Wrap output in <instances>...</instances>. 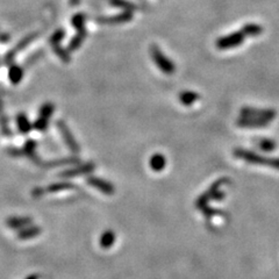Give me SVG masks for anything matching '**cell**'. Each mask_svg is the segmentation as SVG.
<instances>
[{
	"mask_svg": "<svg viewBox=\"0 0 279 279\" xmlns=\"http://www.w3.org/2000/svg\"><path fill=\"white\" fill-rule=\"evenodd\" d=\"M234 156L239 160H242L247 163L256 164V165H265L269 168L279 170V158H271V157H265L261 156L258 154L253 151L245 150V149L237 148L234 150Z\"/></svg>",
	"mask_w": 279,
	"mask_h": 279,
	"instance_id": "obj_1",
	"label": "cell"
},
{
	"mask_svg": "<svg viewBox=\"0 0 279 279\" xmlns=\"http://www.w3.org/2000/svg\"><path fill=\"white\" fill-rule=\"evenodd\" d=\"M150 54L154 62H155L157 65V68L160 69L162 72H164L165 74H172L176 71V66H174L173 62L170 60V58L166 57L157 45H151Z\"/></svg>",
	"mask_w": 279,
	"mask_h": 279,
	"instance_id": "obj_2",
	"label": "cell"
},
{
	"mask_svg": "<svg viewBox=\"0 0 279 279\" xmlns=\"http://www.w3.org/2000/svg\"><path fill=\"white\" fill-rule=\"evenodd\" d=\"M245 34L242 32V29L239 32H234L231 33L226 36L220 37V39L216 41V47L220 50H227V49H232V48H236L239 47L241 43H243V41L245 39Z\"/></svg>",
	"mask_w": 279,
	"mask_h": 279,
	"instance_id": "obj_3",
	"label": "cell"
},
{
	"mask_svg": "<svg viewBox=\"0 0 279 279\" xmlns=\"http://www.w3.org/2000/svg\"><path fill=\"white\" fill-rule=\"evenodd\" d=\"M39 37V33L37 32H34V33H31V34H28L27 36H24L23 39L20 41V42H18L15 44V47L12 49V50H10L8 53H6L5 57H4V62L7 65L12 64L14 62V58L15 56L18 55L19 53H21L22 50H24L29 44H32L34 41Z\"/></svg>",
	"mask_w": 279,
	"mask_h": 279,
	"instance_id": "obj_4",
	"label": "cell"
},
{
	"mask_svg": "<svg viewBox=\"0 0 279 279\" xmlns=\"http://www.w3.org/2000/svg\"><path fill=\"white\" fill-rule=\"evenodd\" d=\"M56 126L58 128V131H60V134L62 136V139H63L64 143L68 145V148L70 149V151L77 155L81 149H79V144L77 143L76 139H74L71 131H70V128L68 127V124H66L63 120H58Z\"/></svg>",
	"mask_w": 279,
	"mask_h": 279,
	"instance_id": "obj_5",
	"label": "cell"
},
{
	"mask_svg": "<svg viewBox=\"0 0 279 279\" xmlns=\"http://www.w3.org/2000/svg\"><path fill=\"white\" fill-rule=\"evenodd\" d=\"M276 111L274 110H260V108L253 107H243L241 108V116H251V118H261L268 121L276 116Z\"/></svg>",
	"mask_w": 279,
	"mask_h": 279,
	"instance_id": "obj_6",
	"label": "cell"
},
{
	"mask_svg": "<svg viewBox=\"0 0 279 279\" xmlns=\"http://www.w3.org/2000/svg\"><path fill=\"white\" fill-rule=\"evenodd\" d=\"M86 183L90 186L94 187L95 190L100 191V192L105 193L107 195L113 194L114 191H115L113 184H111V183H108L107 181H104V179L98 178V177H94V176L87 177L86 178Z\"/></svg>",
	"mask_w": 279,
	"mask_h": 279,
	"instance_id": "obj_7",
	"label": "cell"
},
{
	"mask_svg": "<svg viewBox=\"0 0 279 279\" xmlns=\"http://www.w3.org/2000/svg\"><path fill=\"white\" fill-rule=\"evenodd\" d=\"M94 170V164L93 163H85L77 166V168H72L69 170H65V171L61 172L58 174L60 178H73L77 176H82V174H89Z\"/></svg>",
	"mask_w": 279,
	"mask_h": 279,
	"instance_id": "obj_8",
	"label": "cell"
},
{
	"mask_svg": "<svg viewBox=\"0 0 279 279\" xmlns=\"http://www.w3.org/2000/svg\"><path fill=\"white\" fill-rule=\"evenodd\" d=\"M133 18L132 11H124L122 13L116 14L113 16H106V18H98L97 22L105 23V24H118L131 21Z\"/></svg>",
	"mask_w": 279,
	"mask_h": 279,
	"instance_id": "obj_9",
	"label": "cell"
},
{
	"mask_svg": "<svg viewBox=\"0 0 279 279\" xmlns=\"http://www.w3.org/2000/svg\"><path fill=\"white\" fill-rule=\"evenodd\" d=\"M37 143L35 142L34 140L29 139L28 141H26L22 147V153L24 156H27L29 160H31L32 162H34L35 164H40L42 163V161L40 160L39 155H37Z\"/></svg>",
	"mask_w": 279,
	"mask_h": 279,
	"instance_id": "obj_10",
	"label": "cell"
},
{
	"mask_svg": "<svg viewBox=\"0 0 279 279\" xmlns=\"http://www.w3.org/2000/svg\"><path fill=\"white\" fill-rule=\"evenodd\" d=\"M270 121L261 118H251V116H241L237 120V126L244 128H255V127H265Z\"/></svg>",
	"mask_w": 279,
	"mask_h": 279,
	"instance_id": "obj_11",
	"label": "cell"
},
{
	"mask_svg": "<svg viewBox=\"0 0 279 279\" xmlns=\"http://www.w3.org/2000/svg\"><path fill=\"white\" fill-rule=\"evenodd\" d=\"M15 124L20 134L27 135L33 131V123L29 121L28 116L24 113H19L15 116Z\"/></svg>",
	"mask_w": 279,
	"mask_h": 279,
	"instance_id": "obj_12",
	"label": "cell"
},
{
	"mask_svg": "<svg viewBox=\"0 0 279 279\" xmlns=\"http://www.w3.org/2000/svg\"><path fill=\"white\" fill-rule=\"evenodd\" d=\"M33 223V218L29 216H12L6 220V226L12 229H22Z\"/></svg>",
	"mask_w": 279,
	"mask_h": 279,
	"instance_id": "obj_13",
	"label": "cell"
},
{
	"mask_svg": "<svg viewBox=\"0 0 279 279\" xmlns=\"http://www.w3.org/2000/svg\"><path fill=\"white\" fill-rule=\"evenodd\" d=\"M23 68L21 65H18L15 63L10 64V68H8V79L13 85H18L21 83L23 79Z\"/></svg>",
	"mask_w": 279,
	"mask_h": 279,
	"instance_id": "obj_14",
	"label": "cell"
},
{
	"mask_svg": "<svg viewBox=\"0 0 279 279\" xmlns=\"http://www.w3.org/2000/svg\"><path fill=\"white\" fill-rule=\"evenodd\" d=\"M69 190H77V186L69 182H62V183H55V184H50L45 187V192L49 193H56L61 192V191H69Z\"/></svg>",
	"mask_w": 279,
	"mask_h": 279,
	"instance_id": "obj_15",
	"label": "cell"
},
{
	"mask_svg": "<svg viewBox=\"0 0 279 279\" xmlns=\"http://www.w3.org/2000/svg\"><path fill=\"white\" fill-rule=\"evenodd\" d=\"M41 232H42V229L39 226H29L27 228L21 229L16 236H18V239L20 240H29L33 239V237L39 236L41 234Z\"/></svg>",
	"mask_w": 279,
	"mask_h": 279,
	"instance_id": "obj_16",
	"label": "cell"
},
{
	"mask_svg": "<svg viewBox=\"0 0 279 279\" xmlns=\"http://www.w3.org/2000/svg\"><path fill=\"white\" fill-rule=\"evenodd\" d=\"M85 37H86V29H85V28L79 29V31H77V34L74 35V36H73V39L69 42L68 50H69V52H74V50H77V49L82 45V43L84 42Z\"/></svg>",
	"mask_w": 279,
	"mask_h": 279,
	"instance_id": "obj_17",
	"label": "cell"
},
{
	"mask_svg": "<svg viewBox=\"0 0 279 279\" xmlns=\"http://www.w3.org/2000/svg\"><path fill=\"white\" fill-rule=\"evenodd\" d=\"M200 97L197 92H193V91H183V92L179 94V100L185 106H192L195 102H198Z\"/></svg>",
	"mask_w": 279,
	"mask_h": 279,
	"instance_id": "obj_18",
	"label": "cell"
},
{
	"mask_svg": "<svg viewBox=\"0 0 279 279\" xmlns=\"http://www.w3.org/2000/svg\"><path fill=\"white\" fill-rule=\"evenodd\" d=\"M0 132H2V134L6 137L13 136V132H12L10 124H8V120L5 113H4L2 100H0Z\"/></svg>",
	"mask_w": 279,
	"mask_h": 279,
	"instance_id": "obj_19",
	"label": "cell"
},
{
	"mask_svg": "<svg viewBox=\"0 0 279 279\" xmlns=\"http://www.w3.org/2000/svg\"><path fill=\"white\" fill-rule=\"evenodd\" d=\"M79 160H77L76 157L74 158H61V160H54V161H49V162H42L41 163V166L43 168H56V166H61V165H66V164H74L78 163Z\"/></svg>",
	"mask_w": 279,
	"mask_h": 279,
	"instance_id": "obj_20",
	"label": "cell"
},
{
	"mask_svg": "<svg viewBox=\"0 0 279 279\" xmlns=\"http://www.w3.org/2000/svg\"><path fill=\"white\" fill-rule=\"evenodd\" d=\"M166 165V160L162 154H154L150 158V168L156 172H160L164 170Z\"/></svg>",
	"mask_w": 279,
	"mask_h": 279,
	"instance_id": "obj_21",
	"label": "cell"
},
{
	"mask_svg": "<svg viewBox=\"0 0 279 279\" xmlns=\"http://www.w3.org/2000/svg\"><path fill=\"white\" fill-rule=\"evenodd\" d=\"M114 242L115 234L113 231H106L105 233H103L100 240H99V244H100V247L104 249H110L111 247H113Z\"/></svg>",
	"mask_w": 279,
	"mask_h": 279,
	"instance_id": "obj_22",
	"label": "cell"
},
{
	"mask_svg": "<svg viewBox=\"0 0 279 279\" xmlns=\"http://www.w3.org/2000/svg\"><path fill=\"white\" fill-rule=\"evenodd\" d=\"M242 32L245 36H257L263 33V27L257 23H247L245 26H243Z\"/></svg>",
	"mask_w": 279,
	"mask_h": 279,
	"instance_id": "obj_23",
	"label": "cell"
},
{
	"mask_svg": "<svg viewBox=\"0 0 279 279\" xmlns=\"http://www.w3.org/2000/svg\"><path fill=\"white\" fill-rule=\"evenodd\" d=\"M53 50L54 53L56 54V56L60 58V60L62 62H64V63H69L70 62V54H69V50L65 48H62L60 44H55V45H52Z\"/></svg>",
	"mask_w": 279,
	"mask_h": 279,
	"instance_id": "obj_24",
	"label": "cell"
},
{
	"mask_svg": "<svg viewBox=\"0 0 279 279\" xmlns=\"http://www.w3.org/2000/svg\"><path fill=\"white\" fill-rule=\"evenodd\" d=\"M54 111H55V106H54V104L52 103H44L42 106L40 107L39 111V116L44 119L50 120V118L54 114Z\"/></svg>",
	"mask_w": 279,
	"mask_h": 279,
	"instance_id": "obj_25",
	"label": "cell"
},
{
	"mask_svg": "<svg viewBox=\"0 0 279 279\" xmlns=\"http://www.w3.org/2000/svg\"><path fill=\"white\" fill-rule=\"evenodd\" d=\"M110 3L113 6L122 8V10H124V11H132L133 12L134 10H136V6L134 5V4L131 3V2H127V0H110Z\"/></svg>",
	"mask_w": 279,
	"mask_h": 279,
	"instance_id": "obj_26",
	"label": "cell"
},
{
	"mask_svg": "<svg viewBox=\"0 0 279 279\" xmlns=\"http://www.w3.org/2000/svg\"><path fill=\"white\" fill-rule=\"evenodd\" d=\"M85 21H86V15L83 13H77L72 16L71 23L72 26L79 31V29L85 28Z\"/></svg>",
	"mask_w": 279,
	"mask_h": 279,
	"instance_id": "obj_27",
	"label": "cell"
},
{
	"mask_svg": "<svg viewBox=\"0 0 279 279\" xmlns=\"http://www.w3.org/2000/svg\"><path fill=\"white\" fill-rule=\"evenodd\" d=\"M49 127V120L48 119H44V118H41V116H39L34 122H33V129H35L36 132H40V133H43L48 129Z\"/></svg>",
	"mask_w": 279,
	"mask_h": 279,
	"instance_id": "obj_28",
	"label": "cell"
},
{
	"mask_svg": "<svg viewBox=\"0 0 279 279\" xmlns=\"http://www.w3.org/2000/svg\"><path fill=\"white\" fill-rule=\"evenodd\" d=\"M65 37V31L64 29H57L56 32L53 33V35L49 37V43L50 45H55V44H60L63 39Z\"/></svg>",
	"mask_w": 279,
	"mask_h": 279,
	"instance_id": "obj_29",
	"label": "cell"
},
{
	"mask_svg": "<svg viewBox=\"0 0 279 279\" xmlns=\"http://www.w3.org/2000/svg\"><path fill=\"white\" fill-rule=\"evenodd\" d=\"M258 147H260L262 150L270 153L276 149V142L270 139H262L260 142H258Z\"/></svg>",
	"mask_w": 279,
	"mask_h": 279,
	"instance_id": "obj_30",
	"label": "cell"
},
{
	"mask_svg": "<svg viewBox=\"0 0 279 279\" xmlns=\"http://www.w3.org/2000/svg\"><path fill=\"white\" fill-rule=\"evenodd\" d=\"M43 56V52L42 50H39L33 54L32 56H29L26 61H24V64H33L34 62H36L39 58H41Z\"/></svg>",
	"mask_w": 279,
	"mask_h": 279,
	"instance_id": "obj_31",
	"label": "cell"
},
{
	"mask_svg": "<svg viewBox=\"0 0 279 279\" xmlns=\"http://www.w3.org/2000/svg\"><path fill=\"white\" fill-rule=\"evenodd\" d=\"M45 193V189H41V187H36L32 191V194L34 198H41Z\"/></svg>",
	"mask_w": 279,
	"mask_h": 279,
	"instance_id": "obj_32",
	"label": "cell"
},
{
	"mask_svg": "<svg viewBox=\"0 0 279 279\" xmlns=\"http://www.w3.org/2000/svg\"><path fill=\"white\" fill-rule=\"evenodd\" d=\"M79 2H81V0H70V4H71L72 6H76L79 4Z\"/></svg>",
	"mask_w": 279,
	"mask_h": 279,
	"instance_id": "obj_33",
	"label": "cell"
},
{
	"mask_svg": "<svg viewBox=\"0 0 279 279\" xmlns=\"http://www.w3.org/2000/svg\"><path fill=\"white\" fill-rule=\"evenodd\" d=\"M26 279H39V276H37V274H31V276H28Z\"/></svg>",
	"mask_w": 279,
	"mask_h": 279,
	"instance_id": "obj_34",
	"label": "cell"
}]
</instances>
